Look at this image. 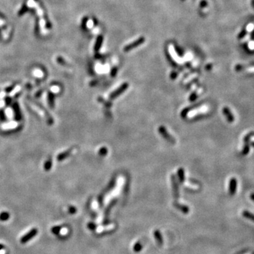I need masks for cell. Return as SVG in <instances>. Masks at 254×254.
<instances>
[{
    "instance_id": "cell-1",
    "label": "cell",
    "mask_w": 254,
    "mask_h": 254,
    "mask_svg": "<svg viewBox=\"0 0 254 254\" xmlns=\"http://www.w3.org/2000/svg\"><path fill=\"white\" fill-rule=\"evenodd\" d=\"M145 41H146V39H145L144 37H140L139 38H138L136 40H135V41L132 42L131 43L128 44V45H126V46L124 47V52H129V51L131 50V49H134V48L138 47L139 45L144 43Z\"/></svg>"
},
{
    "instance_id": "cell-2",
    "label": "cell",
    "mask_w": 254,
    "mask_h": 254,
    "mask_svg": "<svg viewBox=\"0 0 254 254\" xmlns=\"http://www.w3.org/2000/svg\"><path fill=\"white\" fill-rule=\"evenodd\" d=\"M38 230L36 228H33L31 230H30L29 232L25 234L24 236H23L20 239V242L22 244H25L27 242H28L29 241H31L32 239L34 238L36 235L37 234Z\"/></svg>"
},
{
    "instance_id": "cell-3",
    "label": "cell",
    "mask_w": 254,
    "mask_h": 254,
    "mask_svg": "<svg viewBox=\"0 0 254 254\" xmlns=\"http://www.w3.org/2000/svg\"><path fill=\"white\" fill-rule=\"evenodd\" d=\"M128 84H127V83H125V84H122V86L119 87V88L116 89L114 93H112L111 95H110V99L114 100V99H115L116 98H117L119 95L122 94V93H124V92L126 90L127 88H128Z\"/></svg>"
},
{
    "instance_id": "cell-4",
    "label": "cell",
    "mask_w": 254,
    "mask_h": 254,
    "mask_svg": "<svg viewBox=\"0 0 254 254\" xmlns=\"http://www.w3.org/2000/svg\"><path fill=\"white\" fill-rule=\"evenodd\" d=\"M159 132H160V134H161L163 138H165L167 141L170 142V143H175L174 138L171 136L170 134H168L167 129H166L164 126H160V128H159Z\"/></svg>"
},
{
    "instance_id": "cell-5",
    "label": "cell",
    "mask_w": 254,
    "mask_h": 254,
    "mask_svg": "<svg viewBox=\"0 0 254 254\" xmlns=\"http://www.w3.org/2000/svg\"><path fill=\"white\" fill-rule=\"evenodd\" d=\"M237 190V180L235 178H232L230 180L229 183V193L230 194L234 195Z\"/></svg>"
},
{
    "instance_id": "cell-6",
    "label": "cell",
    "mask_w": 254,
    "mask_h": 254,
    "mask_svg": "<svg viewBox=\"0 0 254 254\" xmlns=\"http://www.w3.org/2000/svg\"><path fill=\"white\" fill-rule=\"evenodd\" d=\"M223 113L229 122H234V116H233V114L231 113V112L229 111V110L227 108V107H225V108L223 109Z\"/></svg>"
},
{
    "instance_id": "cell-7",
    "label": "cell",
    "mask_w": 254,
    "mask_h": 254,
    "mask_svg": "<svg viewBox=\"0 0 254 254\" xmlns=\"http://www.w3.org/2000/svg\"><path fill=\"white\" fill-rule=\"evenodd\" d=\"M102 42H103V37H102V35H99L98 37V38H97L96 43H95V50L96 51V52H98V51L100 49V48L101 47Z\"/></svg>"
},
{
    "instance_id": "cell-8",
    "label": "cell",
    "mask_w": 254,
    "mask_h": 254,
    "mask_svg": "<svg viewBox=\"0 0 254 254\" xmlns=\"http://www.w3.org/2000/svg\"><path fill=\"white\" fill-rule=\"evenodd\" d=\"M9 213L7 212H2L0 213V220L1 221H7L9 219Z\"/></svg>"
},
{
    "instance_id": "cell-9",
    "label": "cell",
    "mask_w": 254,
    "mask_h": 254,
    "mask_svg": "<svg viewBox=\"0 0 254 254\" xmlns=\"http://www.w3.org/2000/svg\"><path fill=\"white\" fill-rule=\"evenodd\" d=\"M61 229H62V227L61 226H54L51 228V232L52 234H55V235H57L61 232Z\"/></svg>"
},
{
    "instance_id": "cell-10",
    "label": "cell",
    "mask_w": 254,
    "mask_h": 254,
    "mask_svg": "<svg viewBox=\"0 0 254 254\" xmlns=\"http://www.w3.org/2000/svg\"><path fill=\"white\" fill-rule=\"evenodd\" d=\"M243 217H245L246 218L249 219V220H252V221L254 222V215L252 214V213H249L248 211H244L243 213Z\"/></svg>"
},
{
    "instance_id": "cell-11",
    "label": "cell",
    "mask_w": 254,
    "mask_h": 254,
    "mask_svg": "<svg viewBox=\"0 0 254 254\" xmlns=\"http://www.w3.org/2000/svg\"><path fill=\"white\" fill-rule=\"evenodd\" d=\"M154 235H155V239L158 240V242L160 243H162V236H161V234H160V231H158V230L155 231V233H154Z\"/></svg>"
},
{
    "instance_id": "cell-12",
    "label": "cell",
    "mask_w": 254,
    "mask_h": 254,
    "mask_svg": "<svg viewBox=\"0 0 254 254\" xmlns=\"http://www.w3.org/2000/svg\"><path fill=\"white\" fill-rule=\"evenodd\" d=\"M142 249V244L140 242H137L134 246V251L135 252H139Z\"/></svg>"
},
{
    "instance_id": "cell-13",
    "label": "cell",
    "mask_w": 254,
    "mask_h": 254,
    "mask_svg": "<svg viewBox=\"0 0 254 254\" xmlns=\"http://www.w3.org/2000/svg\"><path fill=\"white\" fill-rule=\"evenodd\" d=\"M178 174H179V178L181 182H183L184 180V173L183 169H179V172H178Z\"/></svg>"
},
{
    "instance_id": "cell-14",
    "label": "cell",
    "mask_w": 254,
    "mask_h": 254,
    "mask_svg": "<svg viewBox=\"0 0 254 254\" xmlns=\"http://www.w3.org/2000/svg\"><path fill=\"white\" fill-rule=\"evenodd\" d=\"M107 149H106L105 148H102L100 150V155H105L106 154H107Z\"/></svg>"
},
{
    "instance_id": "cell-15",
    "label": "cell",
    "mask_w": 254,
    "mask_h": 254,
    "mask_svg": "<svg viewBox=\"0 0 254 254\" xmlns=\"http://www.w3.org/2000/svg\"><path fill=\"white\" fill-rule=\"evenodd\" d=\"M88 227L90 229H94L96 227V226H95V224L90 222V223H89L88 225Z\"/></svg>"
},
{
    "instance_id": "cell-16",
    "label": "cell",
    "mask_w": 254,
    "mask_h": 254,
    "mask_svg": "<svg viewBox=\"0 0 254 254\" xmlns=\"http://www.w3.org/2000/svg\"><path fill=\"white\" fill-rule=\"evenodd\" d=\"M69 212H70V213H72V214H74V213L76 212V208H74V207H71V208H69Z\"/></svg>"
},
{
    "instance_id": "cell-17",
    "label": "cell",
    "mask_w": 254,
    "mask_h": 254,
    "mask_svg": "<svg viewBox=\"0 0 254 254\" xmlns=\"http://www.w3.org/2000/svg\"><path fill=\"white\" fill-rule=\"evenodd\" d=\"M200 5L201 6V7H206V6H207V2L205 1V0H203V1H201Z\"/></svg>"
},
{
    "instance_id": "cell-18",
    "label": "cell",
    "mask_w": 254,
    "mask_h": 254,
    "mask_svg": "<svg viewBox=\"0 0 254 254\" xmlns=\"http://www.w3.org/2000/svg\"><path fill=\"white\" fill-rule=\"evenodd\" d=\"M116 71H117V69H116V68H114V69L112 71V76H115Z\"/></svg>"
},
{
    "instance_id": "cell-19",
    "label": "cell",
    "mask_w": 254,
    "mask_h": 254,
    "mask_svg": "<svg viewBox=\"0 0 254 254\" xmlns=\"http://www.w3.org/2000/svg\"><path fill=\"white\" fill-rule=\"evenodd\" d=\"M249 148L247 146H246V147H245L244 150H243V154H246V153H247V152H248V151H249Z\"/></svg>"
},
{
    "instance_id": "cell-20",
    "label": "cell",
    "mask_w": 254,
    "mask_h": 254,
    "mask_svg": "<svg viewBox=\"0 0 254 254\" xmlns=\"http://www.w3.org/2000/svg\"><path fill=\"white\" fill-rule=\"evenodd\" d=\"M4 249V246L2 244V243H0V251L3 250Z\"/></svg>"
},
{
    "instance_id": "cell-21",
    "label": "cell",
    "mask_w": 254,
    "mask_h": 254,
    "mask_svg": "<svg viewBox=\"0 0 254 254\" xmlns=\"http://www.w3.org/2000/svg\"><path fill=\"white\" fill-rule=\"evenodd\" d=\"M251 198L252 200L254 201V193H252V194L251 195Z\"/></svg>"
},
{
    "instance_id": "cell-22",
    "label": "cell",
    "mask_w": 254,
    "mask_h": 254,
    "mask_svg": "<svg viewBox=\"0 0 254 254\" xmlns=\"http://www.w3.org/2000/svg\"><path fill=\"white\" fill-rule=\"evenodd\" d=\"M250 139H251V140H252V141H254V136L251 137Z\"/></svg>"
},
{
    "instance_id": "cell-23",
    "label": "cell",
    "mask_w": 254,
    "mask_h": 254,
    "mask_svg": "<svg viewBox=\"0 0 254 254\" xmlns=\"http://www.w3.org/2000/svg\"><path fill=\"white\" fill-rule=\"evenodd\" d=\"M182 1H185V0H182Z\"/></svg>"
}]
</instances>
